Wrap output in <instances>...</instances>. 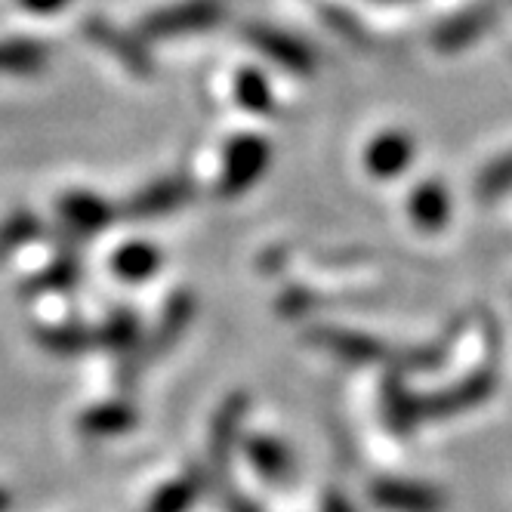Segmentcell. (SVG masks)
<instances>
[{"label": "cell", "instance_id": "23", "mask_svg": "<svg viewBox=\"0 0 512 512\" xmlns=\"http://www.w3.org/2000/svg\"><path fill=\"white\" fill-rule=\"evenodd\" d=\"M99 346L108 352H133L139 346V318L130 309H118L108 315V321L96 331Z\"/></svg>", "mask_w": 512, "mask_h": 512}, {"label": "cell", "instance_id": "15", "mask_svg": "<svg viewBox=\"0 0 512 512\" xmlns=\"http://www.w3.org/2000/svg\"><path fill=\"white\" fill-rule=\"evenodd\" d=\"M139 423V414L127 401H102L78 417V432L87 438H115L130 432Z\"/></svg>", "mask_w": 512, "mask_h": 512}, {"label": "cell", "instance_id": "30", "mask_svg": "<svg viewBox=\"0 0 512 512\" xmlns=\"http://www.w3.org/2000/svg\"><path fill=\"white\" fill-rule=\"evenodd\" d=\"M226 512H263V509L256 506L250 497H244V494H229V500H226Z\"/></svg>", "mask_w": 512, "mask_h": 512}, {"label": "cell", "instance_id": "18", "mask_svg": "<svg viewBox=\"0 0 512 512\" xmlns=\"http://www.w3.org/2000/svg\"><path fill=\"white\" fill-rule=\"evenodd\" d=\"M158 269H161V250L152 247L149 241H127L112 256V272L130 284L149 281Z\"/></svg>", "mask_w": 512, "mask_h": 512}, {"label": "cell", "instance_id": "16", "mask_svg": "<svg viewBox=\"0 0 512 512\" xmlns=\"http://www.w3.org/2000/svg\"><path fill=\"white\" fill-rule=\"evenodd\" d=\"M244 454L256 475H263L269 482H284L294 472V454L275 435H250L244 442Z\"/></svg>", "mask_w": 512, "mask_h": 512}, {"label": "cell", "instance_id": "12", "mask_svg": "<svg viewBox=\"0 0 512 512\" xmlns=\"http://www.w3.org/2000/svg\"><path fill=\"white\" fill-rule=\"evenodd\" d=\"M59 219L78 235H99L115 223V207L93 192H68L59 198Z\"/></svg>", "mask_w": 512, "mask_h": 512}, {"label": "cell", "instance_id": "2", "mask_svg": "<svg viewBox=\"0 0 512 512\" xmlns=\"http://www.w3.org/2000/svg\"><path fill=\"white\" fill-rule=\"evenodd\" d=\"M272 164V145L263 136H235L226 145L223 155V176H219V195L223 198H238L244 195L250 186L263 179V173Z\"/></svg>", "mask_w": 512, "mask_h": 512}, {"label": "cell", "instance_id": "22", "mask_svg": "<svg viewBox=\"0 0 512 512\" xmlns=\"http://www.w3.org/2000/svg\"><path fill=\"white\" fill-rule=\"evenodd\" d=\"M78 281H81V263H78L75 253L65 250L44 272L34 275L25 284V290H28V294H65V290H71Z\"/></svg>", "mask_w": 512, "mask_h": 512}, {"label": "cell", "instance_id": "13", "mask_svg": "<svg viewBox=\"0 0 512 512\" xmlns=\"http://www.w3.org/2000/svg\"><path fill=\"white\" fill-rule=\"evenodd\" d=\"M414 155H417V145L408 133L386 130L368 145V152H364V167H368V173L377 179H395L408 170Z\"/></svg>", "mask_w": 512, "mask_h": 512}, {"label": "cell", "instance_id": "7", "mask_svg": "<svg viewBox=\"0 0 512 512\" xmlns=\"http://www.w3.org/2000/svg\"><path fill=\"white\" fill-rule=\"evenodd\" d=\"M244 38L260 50L263 56H269L275 65L294 71V75H312L318 59L315 53L300 41L294 34H287L281 28H272V25H263V22H253L244 28Z\"/></svg>", "mask_w": 512, "mask_h": 512}, {"label": "cell", "instance_id": "27", "mask_svg": "<svg viewBox=\"0 0 512 512\" xmlns=\"http://www.w3.org/2000/svg\"><path fill=\"white\" fill-rule=\"evenodd\" d=\"M324 19H327V25H331L334 31H340L343 38H349L352 44H368V34H364L361 22H355L352 16H346L340 7L337 10L334 7H324Z\"/></svg>", "mask_w": 512, "mask_h": 512}, {"label": "cell", "instance_id": "31", "mask_svg": "<svg viewBox=\"0 0 512 512\" xmlns=\"http://www.w3.org/2000/svg\"><path fill=\"white\" fill-rule=\"evenodd\" d=\"M10 506H13V494L7 488H0V512H10Z\"/></svg>", "mask_w": 512, "mask_h": 512}, {"label": "cell", "instance_id": "25", "mask_svg": "<svg viewBox=\"0 0 512 512\" xmlns=\"http://www.w3.org/2000/svg\"><path fill=\"white\" fill-rule=\"evenodd\" d=\"M235 99L247 108V112H272V87L266 75H260L256 68H244L235 78Z\"/></svg>", "mask_w": 512, "mask_h": 512}, {"label": "cell", "instance_id": "20", "mask_svg": "<svg viewBox=\"0 0 512 512\" xmlns=\"http://www.w3.org/2000/svg\"><path fill=\"white\" fill-rule=\"evenodd\" d=\"M47 59L50 53L38 41H28V38L0 41V75H13V78L38 75V71H44Z\"/></svg>", "mask_w": 512, "mask_h": 512}, {"label": "cell", "instance_id": "6", "mask_svg": "<svg viewBox=\"0 0 512 512\" xmlns=\"http://www.w3.org/2000/svg\"><path fill=\"white\" fill-rule=\"evenodd\" d=\"M309 343L346 364H377V361H386V355H389V346L380 343L377 337L352 331V327H337V324L312 327Z\"/></svg>", "mask_w": 512, "mask_h": 512}, {"label": "cell", "instance_id": "5", "mask_svg": "<svg viewBox=\"0 0 512 512\" xmlns=\"http://www.w3.org/2000/svg\"><path fill=\"white\" fill-rule=\"evenodd\" d=\"M250 411V395L247 392H232L223 405L216 408L213 423H210V445H207V460H210V475L213 479H223L229 472L232 451L241 442V429L244 417Z\"/></svg>", "mask_w": 512, "mask_h": 512}, {"label": "cell", "instance_id": "28", "mask_svg": "<svg viewBox=\"0 0 512 512\" xmlns=\"http://www.w3.org/2000/svg\"><path fill=\"white\" fill-rule=\"evenodd\" d=\"M321 512H358V509L352 506V500L343 491H327L321 500Z\"/></svg>", "mask_w": 512, "mask_h": 512}, {"label": "cell", "instance_id": "1", "mask_svg": "<svg viewBox=\"0 0 512 512\" xmlns=\"http://www.w3.org/2000/svg\"><path fill=\"white\" fill-rule=\"evenodd\" d=\"M226 19L223 0H179L164 10H155L142 22L145 41H164V38H182V34H198L207 28H216Z\"/></svg>", "mask_w": 512, "mask_h": 512}, {"label": "cell", "instance_id": "21", "mask_svg": "<svg viewBox=\"0 0 512 512\" xmlns=\"http://www.w3.org/2000/svg\"><path fill=\"white\" fill-rule=\"evenodd\" d=\"M38 343H41L47 352H53V355L75 358V355H81V352L96 349V346H99V337H96L93 327L68 321V324L44 327V331L38 334Z\"/></svg>", "mask_w": 512, "mask_h": 512}, {"label": "cell", "instance_id": "24", "mask_svg": "<svg viewBox=\"0 0 512 512\" xmlns=\"http://www.w3.org/2000/svg\"><path fill=\"white\" fill-rule=\"evenodd\" d=\"M41 232H44L41 219L34 213H28V210H19V213L7 216L4 223H0V263H4L10 253H16L22 244L38 238Z\"/></svg>", "mask_w": 512, "mask_h": 512}, {"label": "cell", "instance_id": "29", "mask_svg": "<svg viewBox=\"0 0 512 512\" xmlns=\"http://www.w3.org/2000/svg\"><path fill=\"white\" fill-rule=\"evenodd\" d=\"M19 4L31 13H56L68 4V0H19Z\"/></svg>", "mask_w": 512, "mask_h": 512}, {"label": "cell", "instance_id": "10", "mask_svg": "<svg viewBox=\"0 0 512 512\" xmlns=\"http://www.w3.org/2000/svg\"><path fill=\"white\" fill-rule=\"evenodd\" d=\"M84 34H87V38H90L99 50L112 53V56L130 71V75H136V78H149V75H152V68H155V65H152V56H149V50L142 47L139 38H130L127 31L115 28L112 22H105V19H99V16L87 19Z\"/></svg>", "mask_w": 512, "mask_h": 512}, {"label": "cell", "instance_id": "4", "mask_svg": "<svg viewBox=\"0 0 512 512\" xmlns=\"http://www.w3.org/2000/svg\"><path fill=\"white\" fill-rule=\"evenodd\" d=\"M497 389V374L494 368H479L472 371L469 377L438 389V392H429V395H420V417L423 423L426 420H448V417H457L463 411H472L479 408L482 401H488Z\"/></svg>", "mask_w": 512, "mask_h": 512}, {"label": "cell", "instance_id": "8", "mask_svg": "<svg viewBox=\"0 0 512 512\" xmlns=\"http://www.w3.org/2000/svg\"><path fill=\"white\" fill-rule=\"evenodd\" d=\"M371 500L386 512H445L448 497L423 482L408 479H377L371 485Z\"/></svg>", "mask_w": 512, "mask_h": 512}, {"label": "cell", "instance_id": "3", "mask_svg": "<svg viewBox=\"0 0 512 512\" xmlns=\"http://www.w3.org/2000/svg\"><path fill=\"white\" fill-rule=\"evenodd\" d=\"M195 294L192 290H176V294L167 300L161 321L155 331L145 337V343H139L130 355H127V374H139L145 364H152L155 358H161L164 352H170L176 346V340L189 331V324L195 318Z\"/></svg>", "mask_w": 512, "mask_h": 512}, {"label": "cell", "instance_id": "17", "mask_svg": "<svg viewBox=\"0 0 512 512\" xmlns=\"http://www.w3.org/2000/svg\"><path fill=\"white\" fill-rule=\"evenodd\" d=\"M383 408H386V420L395 432H414L423 417H420V395H414L405 386V377L392 374L383 383Z\"/></svg>", "mask_w": 512, "mask_h": 512}, {"label": "cell", "instance_id": "26", "mask_svg": "<svg viewBox=\"0 0 512 512\" xmlns=\"http://www.w3.org/2000/svg\"><path fill=\"white\" fill-rule=\"evenodd\" d=\"M506 192H512V152L488 164L479 173V179H475V195H479V201H497Z\"/></svg>", "mask_w": 512, "mask_h": 512}, {"label": "cell", "instance_id": "11", "mask_svg": "<svg viewBox=\"0 0 512 512\" xmlns=\"http://www.w3.org/2000/svg\"><path fill=\"white\" fill-rule=\"evenodd\" d=\"M189 198H192V182L189 179H182V176H164V179H155L152 186L139 189L124 204V213L130 219H155V216L173 213L176 207H182Z\"/></svg>", "mask_w": 512, "mask_h": 512}, {"label": "cell", "instance_id": "9", "mask_svg": "<svg viewBox=\"0 0 512 512\" xmlns=\"http://www.w3.org/2000/svg\"><path fill=\"white\" fill-rule=\"evenodd\" d=\"M500 19V4L494 0H485V4H472L469 10L451 16L442 28L432 34V44L442 50V53H457V50H466L469 44H475L488 34Z\"/></svg>", "mask_w": 512, "mask_h": 512}, {"label": "cell", "instance_id": "14", "mask_svg": "<svg viewBox=\"0 0 512 512\" xmlns=\"http://www.w3.org/2000/svg\"><path fill=\"white\" fill-rule=\"evenodd\" d=\"M408 213L414 219V226L423 232H442L451 219V198L445 182L438 179H426L411 192L408 198Z\"/></svg>", "mask_w": 512, "mask_h": 512}, {"label": "cell", "instance_id": "19", "mask_svg": "<svg viewBox=\"0 0 512 512\" xmlns=\"http://www.w3.org/2000/svg\"><path fill=\"white\" fill-rule=\"evenodd\" d=\"M204 472L201 469H189V472H182L179 479L167 482L152 500L149 506H145V512H189L201 491H204Z\"/></svg>", "mask_w": 512, "mask_h": 512}]
</instances>
